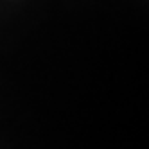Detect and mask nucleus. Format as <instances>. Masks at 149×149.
<instances>
[]
</instances>
